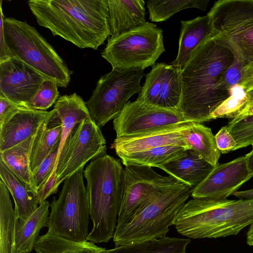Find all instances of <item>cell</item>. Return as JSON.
Listing matches in <instances>:
<instances>
[{"label":"cell","instance_id":"cell-12","mask_svg":"<svg viewBox=\"0 0 253 253\" xmlns=\"http://www.w3.org/2000/svg\"><path fill=\"white\" fill-rule=\"evenodd\" d=\"M106 150V141L100 127L92 119H85L66 139L57 158L56 174L64 181L90 160L105 154Z\"/></svg>","mask_w":253,"mask_h":253},{"label":"cell","instance_id":"cell-34","mask_svg":"<svg viewBox=\"0 0 253 253\" xmlns=\"http://www.w3.org/2000/svg\"><path fill=\"white\" fill-rule=\"evenodd\" d=\"M227 127L237 143L234 151L253 145V115L232 119Z\"/></svg>","mask_w":253,"mask_h":253},{"label":"cell","instance_id":"cell-37","mask_svg":"<svg viewBox=\"0 0 253 253\" xmlns=\"http://www.w3.org/2000/svg\"><path fill=\"white\" fill-rule=\"evenodd\" d=\"M214 136L217 147L221 154L234 151L237 143L228 130L227 126H222Z\"/></svg>","mask_w":253,"mask_h":253},{"label":"cell","instance_id":"cell-30","mask_svg":"<svg viewBox=\"0 0 253 253\" xmlns=\"http://www.w3.org/2000/svg\"><path fill=\"white\" fill-rule=\"evenodd\" d=\"M191 240L164 237L130 243L108 250V253H186Z\"/></svg>","mask_w":253,"mask_h":253},{"label":"cell","instance_id":"cell-33","mask_svg":"<svg viewBox=\"0 0 253 253\" xmlns=\"http://www.w3.org/2000/svg\"><path fill=\"white\" fill-rule=\"evenodd\" d=\"M58 87L54 82L45 79L34 95L20 105L30 109L45 111L59 97Z\"/></svg>","mask_w":253,"mask_h":253},{"label":"cell","instance_id":"cell-22","mask_svg":"<svg viewBox=\"0 0 253 253\" xmlns=\"http://www.w3.org/2000/svg\"><path fill=\"white\" fill-rule=\"evenodd\" d=\"M53 109L55 110L54 115L62 126L58 155L68 135L76 126L82 121L91 118L85 102L75 92L59 96Z\"/></svg>","mask_w":253,"mask_h":253},{"label":"cell","instance_id":"cell-5","mask_svg":"<svg viewBox=\"0 0 253 253\" xmlns=\"http://www.w3.org/2000/svg\"><path fill=\"white\" fill-rule=\"evenodd\" d=\"M3 31L10 58H15L54 82L66 87L71 72L54 48L33 26L14 18L3 20Z\"/></svg>","mask_w":253,"mask_h":253},{"label":"cell","instance_id":"cell-18","mask_svg":"<svg viewBox=\"0 0 253 253\" xmlns=\"http://www.w3.org/2000/svg\"><path fill=\"white\" fill-rule=\"evenodd\" d=\"M190 123L145 134L116 137L111 148L118 156L165 145H177L190 149L185 142L184 136Z\"/></svg>","mask_w":253,"mask_h":253},{"label":"cell","instance_id":"cell-24","mask_svg":"<svg viewBox=\"0 0 253 253\" xmlns=\"http://www.w3.org/2000/svg\"><path fill=\"white\" fill-rule=\"evenodd\" d=\"M55 114V113H54ZM62 126L54 115L44 121L36 134L30 157L32 175L59 143Z\"/></svg>","mask_w":253,"mask_h":253},{"label":"cell","instance_id":"cell-14","mask_svg":"<svg viewBox=\"0 0 253 253\" xmlns=\"http://www.w3.org/2000/svg\"><path fill=\"white\" fill-rule=\"evenodd\" d=\"M181 95V69L160 62L152 66L145 75V81L135 101L179 112Z\"/></svg>","mask_w":253,"mask_h":253},{"label":"cell","instance_id":"cell-32","mask_svg":"<svg viewBox=\"0 0 253 253\" xmlns=\"http://www.w3.org/2000/svg\"><path fill=\"white\" fill-rule=\"evenodd\" d=\"M248 101L245 89L235 85L230 89V96L212 113L211 119H235L246 108Z\"/></svg>","mask_w":253,"mask_h":253},{"label":"cell","instance_id":"cell-42","mask_svg":"<svg viewBox=\"0 0 253 253\" xmlns=\"http://www.w3.org/2000/svg\"><path fill=\"white\" fill-rule=\"evenodd\" d=\"M248 157V165L249 170L253 176V148L252 150L247 154Z\"/></svg>","mask_w":253,"mask_h":253},{"label":"cell","instance_id":"cell-25","mask_svg":"<svg viewBox=\"0 0 253 253\" xmlns=\"http://www.w3.org/2000/svg\"><path fill=\"white\" fill-rule=\"evenodd\" d=\"M0 177L12 195L19 220L26 219L39 207L34 195L0 159Z\"/></svg>","mask_w":253,"mask_h":253},{"label":"cell","instance_id":"cell-23","mask_svg":"<svg viewBox=\"0 0 253 253\" xmlns=\"http://www.w3.org/2000/svg\"><path fill=\"white\" fill-rule=\"evenodd\" d=\"M50 204L45 201L26 219L19 220L16 226V243L19 253H30L40 238L41 229L47 227Z\"/></svg>","mask_w":253,"mask_h":253},{"label":"cell","instance_id":"cell-29","mask_svg":"<svg viewBox=\"0 0 253 253\" xmlns=\"http://www.w3.org/2000/svg\"><path fill=\"white\" fill-rule=\"evenodd\" d=\"M190 149L177 145H165L119 156L125 166L159 168L181 157Z\"/></svg>","mask_w":253,"mask_h":253},{"label":"cell","instance_id":"cell-6","mask_svg":"<svg viewBox=\"0 0 253 253\" xmlns=\"http://www.w3.org/2000/svg\"><path fill=\"white\" fill-rule=\"evenodd\" d=\"M191 195V188L181 183L156 195L127 225L115 231L116 247L166 236L180 209Z\"/></svg>","mask_w":253,"mask_h":253},{"label":"cell","instance_id":"cell-35","mask_svg":"<svg viewBox=\"0 0 253 253\" xmlns=\"http://www.w3.org/2000/svg\"><path fill=\"white\" fill-rule=\"evenodd\" d=\"M59 143L41 163L37 171L32 175L31 186L34 196L55 170Z\"/></svg>","mask_w":253,"mask_h":253},{"label":"cell","instance_id":"cell-4","mask_svg":"<svg viewBox=\"0 0 253 253\" xmlns=\"http://www.w3.org/2000/svg\"><path fill=\"white\" fill-rule=\"evenodd\" d=\"M123 169L119 160L104 154L92 160L84 170L92 221L87 241L107 243L113 238L121 207Z\"/></svg>","mask_w":253,"mask_h":253},{"label":"cell","instance_id":"cell-3","mask_svg":"<svg viewBox=\"0 0 253 253\" xmlns=\"http://www.w3.org/2000/svg\"><path fill=\"white\" fill-rule=\"evenodd\" d=\"M253 222V199H193L182 207L173 225L183 236L217 238L236 235Z\"/></svg>","mask_w":253,"mask_h":253},{"label":"cell","instance_id":"cell-21","mask_svg":"<svg viewBox=\"0 0 253 253\" xmlns=\"http://www.w3.org/2000/svg\"><path fill=\"white\" fill-rule=\"evenodd\" d=\"M214 167L195 151L189 149L181 157L159 168L192 190L208 176Z\"/></svg>","mask_w":253,"mask_h":253},{"label":"cell","instance_id":"cell-8","mask_svg":"<svg viewBox=\"0 0 253 253\" xmlns=\"http://www.w3.org/2000/svg\"><path fill=\"white\" fill-rule=\"evenodd\" d=\"M165 51L162 30L155 24L146 22L118 37L109 38L101 56L112 69L144 70L153 66Z\"/></svg>","mask_w":253,"mask_h":253},{"label":"cell","instance_id":"cell-39","mask_svg":"<svg viewBox=\"0 0 253 253\" xmlns=\"http://www.w3.org/2000/svg\"><path fill=\"white\" fill-rule=\"evenodd\" d=\"M2 0H0V62H2L9 58L8 50L6 44L4 31H3V20L5 17L2 9Z\"/></svg>","mask_w":253,"mask_h":253},{"label":"cell","instance_id":"cell-43","mask_svg":"<svg viewBox=\"0 0 253 253\" xmlns=\"http://www.w3.org/2000/svg\"><path fill=\"white\" fill-rule=\"evenodd\" d=\"M252 146H253V144Z\"/></svg>","mask_w":253,"mask_h":253},{"label":"cell","instance_id":"cell-27","mask_svg":"<svg viewBox=\"0 0 253 253\" xmlns=\"http://www.w3.org/2000/svg\"><path fill=\"white\" fill-rule=\"evenodd\" d=\"M184 137L185 142L190 150L213 167L218 164L221 153L211 128L201 123L191 122Z\"/></svg>","mask_w":253,"mask_h":253},{"label":"cell","instance_id":"cell-2","mask_svg":"<svg viewBox=\"0 0 253 253\" xmlns=\"http://www.w3.org/2000/svg\"><path fill=\"white\" fill-rule=\"evenodd\" d=\"M38 24L81 48L97 49L111 35L107 0H30Z\"/></svg>","mask_w":253,"mask_h":253},{"label":"cell","instance_id":"cell-28","mask_svg":"<svg viewBox=\"0 0 253 253\" xmlns=\"http://www.w3.org/2000/svg\"><path fill=\"white\" fill-rule=\"evenodd\" d=\"M35 136L8 149L0 152V159L25 184L27 190L31 193L30 157Z\"/></svg>","mask_w":253,"mask_h":253},{"label":"cell","instance_id":"cell-9","mask_svg":"<svg viewBox=\"0 0 253 253\" xmlns=\"http://www.w3.org/2000/svg\"><path fill=\"white\" fill-rule=\"evenodd\" d=\"M144 70L112 69L98 81L89 99L85 102L92 120L99 127L117 117L129 98L139 94Z\"/></svg>","mask_w":253,"mask_h":253},{"label":"cell","instance_id":"cell-36","mask_svg":"<svg viewBox=\"0 0 253 253\" xmlns=\"http://www.w3.org/2000/svg\"><path fill=\"white\" fill-rule=\"evenodd\" d=\"M63 181L60 179L56 174V170L53 171L48 179L40 187L34 195L38 204L46 201L51 195L57 192L58 186Z\"/></svg>","mask_w":253,"mask_h":253},{"label":"cell","instance_id":"cell-7","mask_svg":"<svg viewBox=\"0 0 253 253\" xmlns=\"http://www.w3.org/2000/svg\"><path fill=\"white\" fill-rule=\"evenodd\" d=\"M84 168L64 181L57 199L53 197L48 232L74 242L86 240L89 201L84 181Z\"/></svg>","mask_w":253,"mask_h":253},{"label":"cell","instance_id":"cell-26","mask_svg":"<svg viewBox=\"0 0 253 253\" xmlns=\"http://www.w3.org/2000/svg\"><path fill=\"white\" fill-rule=\"evenodd\" d=\"M9 191L0 180V253H19L16 243L19 219L13 209Z\"/></svg>","mask_w":253,"mask_h":253},{"label":"cell","instance_id":"cell-16","mask_svg":"<svg viewBox=\"0 0 253 253\" xmlns=\"http://www.w3.org/2000/svg\"><path fill=\"white\" fill-rule=\"evenodd\" d=\"M44 79L41 74L15 58L0 62V93L12 103L20 105L28 101Z\"/></svg>","mask_w":253,"mask_h":253},{"label":"cell","instance_id":"cell-19","mask_svg":"<svg viewBox=\"0 0 253 253\" xmlns=\"http://www.w3.org/2000/svg\"><path fill=\"white\" fill-rule=\"evenodd\" d=\"M109 24L114 38L133 30L146 22L143 0H107Z\"/></svg>","mask_w":253,"mask_h":253},{"label":"cell","instance_id":"cell-40","mask_svg":"<svg viewBox=\"0 0 253 253\" xmlns=\"http://www.w3.org/2000/svg\"><path fill=\"white\" fill-rule=\"evenodd\" d=\"M232 195L238 198L239 199H253V189L244 191H237L233 193Z\"/></svg>","mask_w":253,"mask_h":253},{"label":"cell","instance_id":"cell-13","mask_svg":"<svg viewBox=\"0 0 253 253\" xmlns=\"http://www.w3.org/2000/svg\"><path fill=\"white\" fill-rule=\"evenodd\" d=\"M178 111L128 101L113 122L116 137L149 133L188 123Z\"/></svg>","mask_w":253,"mask_h":253},{"label":"cell","instance_id":"cell-38","mask_svg":"<svg viewBox=\"0 0 253 253\" xmlns=\"http://www.w3.org/2000/svg\"><path fill=\"white\" fill-rule=\"evenodd\" d=\"M20 106L19 104L11 102L0 93V125L13 114Z\"/></svg>","mask_w":253,"mask_h":253},{"label":"cell","instance_id":"cell-1","mask_svg":"<svg viewBox=\"0 0 253 253\" xmlns=\"http://www.w3.org/2000/svg\"><path fill=\"white\" fill-rule=\"evenodd\" d=\"M235 54L226 41L213 34L186 62L181 69L179 110L185 121L202 123L211 120L212 113L230 96L221 83Z\"/></svg>","mask_w":253,"mask_h":253},{"label":"cell","instance_id":"cell-31","mask_svg":"<svg viewBox=\"0 0 253 253\" xmlns=\"http://www.w3.org/2000/svg\"><path fill=\"white\" fill-rule=\"evenodd\" d=\"M209 0H150L147 1L149 18L152 22H162L185 9L197 8L205 10Z\"/></svg>","mask_w":253,"mask_h":253},{"label":"cell","instance_id":"cell-20","mask_svg":"<svg viewBox=\"0 0 253 253\" xmlns=\"http://www.w3.org/2000/svg\"><path fill=\"white\" fill-rule=\"evenodd\" d=\"M213 35L210 18L207 14L181 20L178 53L172 65L181 69L197 47Z\"/></svg>","mask_w":253,"mask_h":253},{"label":"cell","instance_id":"cell-17","mask_svg":"<svg viewBox=\"0 0 253 253\" xmlns=\"http://www.w3.org/2000/svg\"><path fill=\"white\" fill-rule=\"evenodd\" d=\"M50 111L20 107L0 125V152L8 149L35 135L42 123L53 116Z\"/></svg>","mask_w":253,"mask_h":253},{"label":"cell","instance_id":"cell-41","mask_svg":"<svg viewBox=\"0 0 253 253\" xmlns=\"http://www.w3.org/2000/svg\"><path fill=\"white\" fill-rule=\"evenodd\" d=\"M247 243L248 245L253 246V222L250 225L247 233Z\"/></svg>","mask_w":253,"mask_h":253},{"label":"cell","instance_id":"cell-10","mask_svg":"<svg viewBox=\"0 0 253 253\" xmlns=\"http://www.w3.org/2000/svg\"><path fill=\"white\" fill-rule=\"evenodd\" d=\"M207 15L213 34L226 41L243 59L253 64V0H220Z\"/></svg>","mask_w":253,"mask_h":253},{"label":"cell","instance_id":"cell-11","mask_svg":"<svg viewBox=\"0 0 253 253\" xmlns=\"http://www.w3.org/2000/svg\"><path fill=\"white\" fill-rule=\"evenodd\" d=\"M181 183L172 176L159 174L150 167L125 166L121 207L115 231L128 224L158 194Z\"/></svg>","mask_w":253,"mask_h":253},{"label":"cell","instance_id":"cell-15","mask_svg":"<svg viewBox=\"0 0 253 253\" xmlns=\"http://www.w3.org/2000/svg\"><path fill=\"white\" fill-rule=\"evenodd\" d=\"M253 176L248 165L247 154L229 162L218 164L208 176L191 190L194 199H226Z\"/></svg>","mask_w":253,"mask_h":253}]
</instances>
